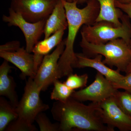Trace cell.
I'll return each mask as SVG.
<instances>
[{"mask_svg": "<svg viewBox=\"0 0 131 131\" xmlns=\"http://www.w3.org/2000/svg\"><path fill=\"white\" fill-rule=\"evenodd\" d=\"M16 108L3 96L0 97V131L5 130L11 122L17 118Z\"/></svg>", "mask_w": 131, "mask_h": 131, "instance_id": "e0dca14e", "label": "cell"}, {"mask_svg": "<svg viewBox=\"0 0 131 131\" xmlns=\"http://www.w3.org/2000/svg\"><path fill=\"white\" fill-rule=\"evenodd\" d=\"M68 2H74L75 1H79V0H64Z\"/></svg>", "mask_w": 131, "mask_h": 131, "instance_id": "4316f807", "label": "cell"}, {"mask_svg": "<svg viewBox=\"0 0 131 131\" xmlns=\"http://www.w3.org/2000/svg\"><path fill=\"white\" fill-rule=\"evenodd\" d=\"M20 47V43L19 41H11L1 45L0 51L12 52L16 51Z\"/></svg>", "mask_w": 131, "mask_h": 131, "instance_id": "603a6c76", "label": "cell"}, {"mask_svg": "<svg viewBox=\"0 0 131 131\" xmlns=\"http://www.w3.org/2000/svg\"><path fill=\"white\" fill-rule=\"evenodd\" d=\"M12 68L5 60L0 66V95L7 98L12 105L16 108L19 102L15 90L16 83L13 78L8 74Z\"/></svg>", "mask_w": 131, "mask_h": 131, "instance_id": "4fadbf2b", "label": "cell"}, {"mask_svg": "<svg viewBox=\"0 0 131 131\" xmlns=\"http://www.w3.org/2000/svg\"><path fill=\"white\" fill-rule=\"evenodd\" d=\"M2 19L3 21L7 23L9 26H14L20 29L25 39L26 49L29 53H31L34 46L44 34L47 19L36 23H31L26 21L20 14L10 7L8 15H3Z\"/></svg>", "mask_w": 131, "mask_h": 131, "instance_id": "ba28073f", "label": "cell"}, {"mask_svg": "<svg viewBox=\"0 0 131 131\" xmlns=\"http://www.w3.org/2000/svg\"><path fill=\"white\" fill-rule=\"evenodd\" d=\"M131 72V62L126 68V70L125 73L127 74V73H130Z\"/></svg>", "mask_w": 131, "mask_h": 131, "instance_id": "d4e9b609", "label": "cell"}, {"mask_svg": "<svg viewBox=\"0 0 131 131\" xmlns=\"http://www.w3.org/2000/svg\"><path fill=\"white\" fill-rule=\"evenodd\" d=\"M129 16L123 14L121 18L122 24L117 26L109 21L95 22L93 25L82 26L81 35L86 40L95 44H104L118 38H122L130 45L131 24Z\"/></svg>", "mask_w": 131, "mask_h": 131, "instance_id": "5b68a950", "label": "cell"}, {"mask_svg": "<svg viewBox=\"0 0 131 131\" xmlns=\"http://www.w3.org/2000/svg\"><path fill=\"white\" fill-rule=\"evenodd\" d=\"M65 44L66 39L52 53L45 56L39 67L34 80L42 91H45L56 80L59 79L58 61L65 49Z\"/></svg>", "mask_w": 131, "mask_h": 131, "instance_id": "52a82bcc", "label": "cell"}, {"mask_svg": "<svg viewBox=\"0 0 131 131\" xmlns=\"http://www.w3.org/2000/svg\"><path fill=\"white\" fill-rule=\"evenodd\" d=\"M58 0H12L10 8L26 21L36 23L46 20Z\"/></svg>", "mask_w": 131, "mask_h": 131, "instance_id": "8992f818", "label": "cell"}, {"mask_svg": "<svg viewBox=\"0 0 131 131\" xmlns=\"http://www.w3.org/2000/svg\"><path fill=\"white\" fill-rule=\"evenodd\" d=\"M54 88L51 94L50 98L52 100L61 102L65 101L71 97L74 91L71 89L64 83L56 80L53 83Z\"/></svg>", "mask_w": 131, "mask_h": 131, "instance_id": "ac0fdd59", "label": "cell"}, {"mask_svg": "<svg viewBox=\"0 0 131 131\" xmlns=\"http://www.w3.org/2000/svg\"><path fill=\"white\" fill-rule=\"evenodd\" d=\"M75 56L76 59L72 66L73 68H93L103 75L112 83L119 81L124 77L117 69L114 70L103 63L102 56L101 54L96 55L93 58L86 56L83 53H75Z\"/></svg>", "mask_w": 131, "mask_h": 131, "instance_id": "8fae6325", "label": "cell"}, {"mask_svg": "<svg viewBox=\"0 0 131 131\" xmlns=\"http://www.w3.org/2000/svg\"><path fill=\"white\" fill-rule=\"evenodd\" d=\"M35 121L38 125L40 131H59V123H52L44 113L39 114Z\"/></svg>", "mask_w": 131, "mask_h": 131, "instance_id": "44dd1931", "label": "cell"}, {"mask_svg": "<svg viewBox=\"0 0 131 131\" xmlns=\"http://www.w3.org/2000/svg\"><path fill=\"white\" fill-rule=\"evenodd\" d=\"M119 2L122 3H127L131 2V0H117Z\"/></svg>", "mask_w": 131, "mask_h": 131, "instance_id": "484cf974", "label": "cell"}, {"mask_svg": "<svg viewBox=\"0 0 131 131\" xmlns=\"http://www.w3.org/2000/svg\"><path fill=\"white\" fill-rule=\"evenodd\" d=\"M98 103V112L103 124L114 131H131V118L119 106L114 96Z\"/></svg>", "mask_w": 131, "mask_h": 131, "instance_id": "30bf717a", "label": "cell"}, {"mask_svg": "<svg viewBox=\"0 0 131 131\" xmlns=\"http://www.w3.org/2000/svg\"><path fill=\"white\" fill-rule=\"evenodd\" d=\"M118 91L111 82L97 72L92 83L84 89L74 91L71 97L81 102L90 101L100 103L114 96Z\"/></svg>", "mask_w": 131, "mask_h": 131, "instance_id": "9c48e42d", "label": "cell"}, {"mask_svg": "<svg viewBox=\"0 0 131 131\" xmlns=\"http://www.w3.org/2000/svg\"><path fill=\"white\" fill-rule=\"evenodd\" d=\"M114 96L119 106L131 118V93L118 90Z\"/></svg>", "mask_w": 131, "mask_h": 131, "instance_id": "d6986e66", "label": "cell"}, {"mask_svg": "<svg viewBox=\"0 0 131 131\" xmlns=\"http://www.w3.org/2000/svg\"><path fill=\"white\" fill-rule=\"evenodd\" d=\"M126 74L119 81L112 84L117 89H122L131 93V72Z\"/></svg>", "mask_w": 131, "mask_h": 131, "instance_id": "7402d4cb", "label": "cell"}, {"mask_svg": "<svg viewBox=\"0 0 131 131\" xmlns=\"http://www.w3.org/2000/svg\"><path fill=\"white\" fill-rule=\"evenodd\" d=\"M22 47L12 52L0 51V57L19 69L20 77L24 80L27 77L34 78L36 75L34 55Z\"/></svg>", "mask_w": 131, "mask_h": 131, "instance_id": "7c38bea8", "label": "cell"}, {"mask_svg": "<svg viewBox=\"0 0 131 131\" xmlns=\"http://www.w3.org/2000/svg\"><path fill=\"white\" fill-rule=\"evenodd\" d=\"M80 45L83 54L90 58L101 54L105 57L103 63L110 68L115 67L117 70L125 72L131 62L130 45L122 38L111 40L104 44H95L88 42L81 35Z\"/></svg>", "mask_w": 131, "mask_h": 131, "instance_id": "277c9868", "label": "cell"}, {"mask_svg": "<svg viewBox=\"0 0 131 131\" xmlns=\"http://www.w3.org/2000/svg\"><path fill=\"white\" fill-rule=\"evenodd\" d=\"M98 106L95 102L87 105L70 97L54 102L51 112L59 123V131H113L102 122Z\"/></svg>", "mask_w": 131, "mask_h": 131, "instance_id": "6da1fadb", "label": "cell"}, {"mask_svg": "<svg viewBox=\"0 0 131 131\" xmlns=\"http://www.w3.org/2000/svg\"><path fill=\"white\" fill-rule=\"evenodd\" d=\"M88 79V75L86 74L78 75L73 73L68 76V78L64 83L71 89L74 90L86 87Z\"/></svg>", "mask_w": 131, "mask_h": 131, "instance_id": "ffe728a7", "label": "cell"}, {"mask_svg": "<svg viewBox=\"0 0 131 131\" xmlns=\"http://www.w3.org/2000/svg\"><path fill=\"white\" fill-rule=\"evenodd\" d=\"M61 1L66 13L68 32L66 38L65 49L58 61L60 78L73 74L72 66L76 59L74 45L78 32L84 25H93L95 23L100 9L99 3L96 0L88 1L86 6L81 9L78 7V1L72 2Z\"/></svg>", "mask_w": 131, "mask_h": 131, "instance_id": "7a4b0ae2", "label": "cell"}, {"mask_svg": "<svg viewBox=\"0 0 131 131\" xmlns=\"http://www.w3.org/2000/svg\"><path fill=\"white\" fill-rule=\"evenodd\" d=\"M41 91L34 78H28L24 88V94L16 108L18 118L8 125L5 130H38L33 123L39 114L49 108V105L44 103L40 98Z\"/></svg>", "mask_w": 131, "mask_h": 131, "instance_id": "3957f363", "label": "cell"}, {"mask_svg": "<svg viewBox=\"0 0 131 131\" xmlns=\"http://www.w3.org/2000/svg\"><path fill=\"white\" fill-rule=\"evenodd\" d=\"M115 6L119 8L122 12L126 14L129 18L131 20V2L129 3H124L119 2L118 1L116 0L115 2ZM131 46V42L130 43Z\"/></svg>", "mask_w": 131, "mask_h": 131, "instance_id": "cb8c5ba5", "label": "cell"}, {"mask_svg": "<svg viewBox=\"0 0 131 131\" xmlns=\"http://www.w3.org/2000/svg\"><path fill=\"white\" fill-rule=\"evenodd\" d=\"M68 22L65 8L61 0L56 5L48 17L45 25L44 39L47 38L61 29L66 30Z\"/></svg>", "mask_w": 131, "mask_h": 131, "instance_id": "9a60e30c", "label": "cell"}, {"mask_svg": "<svg viewBox=\"0 0 131 131\" xmlns=\"http://www.w3.org/2000/svg\"><path fill=\"white\" fill-rule=\"evenodd\" d=\"M65 30L64 29H61L49 38L39 41L35 45L32 52L34 57V69L36 74L45 56L49 54L54 47H57L62 42Z\"/></svg>", "mask_w": 131, "mask_h": 131, "instance_id": "5bb4252c", "label": "cell"}, {"mask_svg": "<svg viewBox=\"0 0 131 131\" xmlns=\"http://www.w3.org/2000/svg\"><path fill=\"white\" fill-rule=\"evenodd\" d=\"M89 0H79L78 3H82ZM99 3L100 9L95 22L109 21L117 26L122 25L121 18L123 14L122 11L115 5L116 0H96Z\"/></svg>", "mask_w": 131, "mask_h": 131, "instance_id": "2e32d148", "label": "cell"}]
</instances>
